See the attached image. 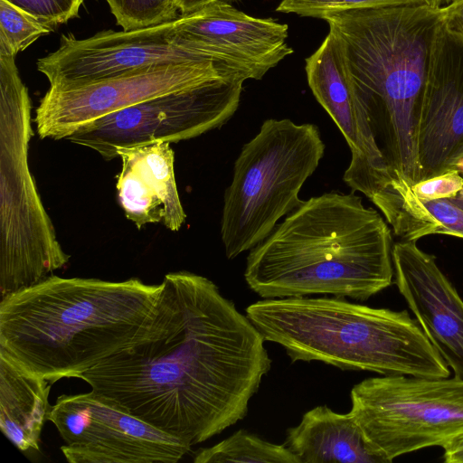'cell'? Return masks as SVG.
Returning <instances> with one entry per match:
<instances>
[{
    "label": "cell",
    "instance_id": "obj_1",
    "mask_svg": "<svg viewBox=\"0 0 463 463\" xmlns=\"http://www.w3.org/2000/svg\"><path fill=\"white\" fill-rule=\"evenodd\" d=\"M162 283L150 335L79 378L192 447L244 419L271 359L260 332L212 280L182 270Z\"/></svg>",
    "mask_w": 463,
    "mask_h": 463
},
{
    "label": "cell",
    "instance_id": "obj_2",
    "mask_svg": "<svg viewBox=\"0 0 463 463\" xmlns=\"http://www.w3.org/2000/svg\"><path fill=\"white\" fill-rule=\"evenodd\" d=\"M440 7L354 9L324 17L350 86L364 166L410 185L419 182L417 128Z\"/></svg>",
    "mask_w": 463,
    "mask_h": 463
},
{
    "label": "cell",
    "instance_id": "obj_3",
    "mask_svg": "<svg viewBox=\"0 0 463 463\" xmlns=\"http://www.w3.org/2000/svg\"><path fill=\"white\" fill-rule=\"evenodd\" d=\"M163 283L51 275L1 298L0 353L53 383L151 334Z\"/></svg>",
    "mask_w": 463,
    "mask_h": 463
},
{
    "label": "cell",
    "instance_id": "obj_4",
    "mask_svg": "<svg viewBox=\"0 0 463 463\" xmlns=\"http://www.w3.org/2000/svg\"><path fill=\"white\" fill-rule=\"evenodd\" d=\"M392 238L352 193L304 201L247 257L244 279L262 298L330 295L364 301L392 283Z\"/></svg>",
    "mask_w": 463,
    "mask_h": 463
},
{
    "label": "cell",
    "instance_id": "obj_5",
    "mask_svg": "<svg viewBox=\"0 0 463 463\" xmlns=\"http://www.w3.org/2000/svg\"><path fill=\"white\" fill-rule=\"evenodd\" d=\"M246 316L292 362L318 361L382 375L448 377L449 366L406 310L338 297L263 298Z\"/></svg>",
    "mask_w": 463,
    "mask_h": 463
},
{
    "label": "cell",
    "instance_id": "obj_6",
    "mask_svg": "<svg viewBox=\"0 0 463 463\" xmlns=\"http://www.w3.org/2000/svg\"><path fill=\"white\" fill-rule=\"evenodd\" d=\"M31 99L14 56H0V294L32 287L69 260L28 163Z\"/></svg>",
    "mask_w": 463,
    "mask_h": 463
},
{
    "label": "cell",
    "instance_id": "obj_7",
    "mask_svg": "<svg viewBox=\"0 0 463 463\" xmlns=\"http://www.w3.org/2000/svg\"><path fill=\"white\" fill-rule=\"evenodd\" d=\"M325 152L318 128L288 118L265 120L234 163L224 193L221 235L229 260L265 240L304 201L298 194Z\"/></svg>",
    "mask_w": 463,
    "mask_h": 463
},
{
    "label": "cell",
    "instance_id": "obj_8",
    "mask_svg": "<svg viewBox=\"0 0 463 463\" xmlns=\"http://www.w3.org/2000/svg\"><path fill=\"white\" fill-rule=\"evenodd\" d=\"M350 412L384 463L463 434V379L383 375L351 390Z\"/></svg>",
    "mask_w": 463,
    "mask_h": 463
},
{
    "label": "cell",
    "instance_id": "obj_9",
    "mask_svg": "<svg viewBox=\"0 0 463 463\" xmlns=\"http://www.w3.org/2000/svg\"><path fill=\"white\" fill-rule=\"evenodd\" d=\"M243 82L218 78L158 95L90 122L66 139L108 161L118 157L122 147L187 140L222 127L232 118Z\"/></svg>",
    "mask_w": 463,
    "mask_h": 463
},
{
    "label": "cell",
    "instance_id": "obj_10",
    "mask_svg": "<svg viewBox=\"0 0 463 463\" xmlns=\"http://www.w3.org/2000/svg\"><path fill=\"white\" fill-rule=\"evenodd\" d=\"M49 420L65 442L61 450L70 463H175L191 449L93 390L59 396Z\"/></svg>",
    "mask_w": 463,
    "mask_h": 463
},
{
    "label": "cell",
    "instance_id": "obj_11",
    "mask_svg": "<svg viewBox=\"0 0 463 463\" xmlns=\"http://www.w3.org/2000/svg\"><path fill=\"white\" fill-rule=\"evenodd\" d=\"M218 78L211 61L157 65L69 88H49L36 109L34 123L43 138H67L86 124L150 98L194 88Z\"/></svg>",
    "mask_w": 463,
    "mask_h": 463
},
{
    "label": "cell",
    "instance_id": "obj_12",
    "mask_svg": "<svg viewBox=\"0 0 463 463\" xmlns=\"http://www.w3.org/2000/svg\"><path fill=\"white\" fill-rule=\"evenodd\" d=\"M173 26L174 21L128 31L105 30L85 39L62 34L58 49L37 61V70L50 88L62 90L151 66L210 61L175 44Z\"/></svg>",
    "mask_w": 463,
    "mask_h": 463
},
{
    "label": "cell",
    "instance_id": "obj_13",
    "mask_svg": "<svg viewBox=\"0 0 463 463\" xmlns=\"http://www.w3.org/2000/svg\"><path fill=\"white\" fill-rule=\"evenodd\" d=\"M288 25L250 16L229 3L209 4L174 21L172 42L212 61L227 78L260 80L293 49Z\"/></svg>",
    "mask_w": 463,
    "mask_h": 463
},
{
    "label": "cell",
    "instance_id": "obj_14",
    "mask_svg": "<svg viewBox=\"0 0 463 463\" xmlns=\"http://www.w3.org/2000/svg\"><path fill=\"white\" fill-rule=\"evenodd\" d=\"M463 154V49L439 23L430 45L417 128L419 181L449 170Z\"/></svg>",
    "mask_w": 463,
    "mask_h": 463
},
{
    "label": "cell",
    "instance_id": "obj_15",
    "mask_svg": "<svg viewBox=\"0 0 463 463\" xmlns=\"http://www.w3.org/2000/svg\"><path fill=\"white\" fill-rule=\"evenodd\" d=\"M392 256L399 292L454 376L463 379V299L416 241L393 244Z\"/></svg>",
    "mask_w": 463,
    "mask_h": 463
},
{
    "label": "cell",
    "instance_id": "obj_16",
    "mask_svg": "<svg viewBox=\"0 0 463 463\" xmlns=\"http://www.w3.org/2000/svg\"><path fill=\"white\" fill-rule=\"evenodd\" d=\"M121 170L116 188L126 217L137 229L162 222L177 232L186 215L175 175V152L170 143L157 142L117 151Z\"/></svg>",
    "mask_w": 463,
    "mask_h": 463
},
{
    "label": "cell",
    "instance_id": "obj_17",
    "mask_svg": "<svg viewBox=\"0 0 463 463\" xmlns=\"http://www.w3.org/2000/svg\"><path fill=\"white\" fill-rule=\"evenodd\" d=\"M298 463H384L369 448L354 417L326 405L307 411L283 443Z\"/></svg>",
    "mask_w": 463,
    "mask_h": 463
},
{
    "label": "cell",
    "instance_id": "obj_18",
    "mask_svg": "<svg viewBox=\"0 0 463 463\" xmlns=\"http://www.w3.org/2000/svg\"><path fill=\"white\" fill-rule=\"evenodd\" d=\"M305 70L315 98L335 123L351 150V161L343 179L353 190L364 168V150L343 58L332 33L306 59Z\"/></svg>",
    "mask_w": 463,
    "mask_h": 463
},
{
    "label": "cell",
    "instance_id": "obj_19",
    "mask_svg": "<svg viewBox=\"0 0 463 463\" xmlns=\"http://www.w3.org/2000/svg\"><path fill=\"white\" fill-rule=\"evenodd\" d=\"M52 384L0 353V429L21 451L39 449Z\"/></svg>",
    "mask_w": 463,
    "mask_h": 463
},
{
    "label": "cell",
    "instance_id": "obj_20",
    "mask_svg": "<svg viewBox=\"0 0 463 463\" xmlns=\"http://www.w3.org/2000/svg\"><path fill=\"white\" fill-rule=\"evenodd\" d=\"M391 191L384 218L396 236L404 241L432 234L463 239V208L451 199H420L409 184L399 179L392 181Z\"/></svg>",
    "mask_w": 463,
    "mask_h": 463
},
{
    "label": "cell",
    "instance_id": "obj_21",
    "mask_svg": "<svg viewBox=\"0 0 463 463\" xmlns=\"http://www.w3.org/2000/svg\"><path fill=\"white\" fill-rule=\"evenodd\" d=\"M194 462L298 463L284 444L269 442L244 430H237L210 448L198 450Z\"/></svg>",
    "mask_w": 463,
    "mask_h": 463
},
{
    "label": "cell",
    "instance_id": "obj_22",
    "mask_svg": "<svg viewBox=\"0 0 463 463\" xmlns=\"http://www.w3.org/2000/svg\"><path fill=\"white\" fill-rule=\"evenodd\" d=\"M53 28L12 5L0 0V56H16Z\"/></svg>",
    "mask_w": 463,
    "mask_h": 463
},
{
    "label": "cell",
    "instance_id": "obj_23",
    "mask_svg": "<svg viewBox=\"0 0 463 463\" xmlns=\"http://www.w3.org/2000/svg\"><path fill=\"white\" fill-rule=\"evenodd\" d=\"M125 31L169 23L178 18L176 0H106Z\"/></svg>",
    "mask_w": 463,
    "mask_h": 463
},
{
    "label": "cell",
    "instance_id": "obj_24",
    "mask_svg": "<svg viewBox=\"0 0 463 463\" xmlns=\"http://www.w3.org/2000/svg\"><path fill=\"white\" fill-rule=\"evenodd\" d=\"M448 0H281L276 11L324 19L342 11L387 6L423 5L441 7Z\"/></svg>",
    "mask_w": 463,
    "mask_h": 463
},
{
    "label": "cell",
    "instance_id": "obj_25",
    "mask_svg": "<svg viewBox=\"0 0 463 463\" xmlns=\"http://www.w3.org/2000/svg\"><path fill=\"white\" fill-rule=\"evenodd\" d=\"M53 29L78 17L84 0H6Z\"/></svg>",
    "mask_w": 463,
    "mask_h": 463
},
{
    "label": "cell",
    "instance_id": "obj_26",
    "mask_svg": "<svg viewBox=\"0 0 463 463\" xmlns=\"http://www.w3.org/2000/svg\"><path fill=\"white\" fill-rule=\"evenodd\" d=\"M413 194L424 200L451 199L463 189V175L455 170H448L433 177L411 185Z\"/></svg>",
    "mask_w": 463,
    "mask_h": 463
},
{
    "label": "cell",
    "instance_id": "obj_27",
    "mask_svg": "<svg viewBox=\"0 0 463 463\" xmlns=\"http://www.w3.org/2000/svg\"><path fill=\"white\" fill-rule=\"evenodd\" d=\"M439 25L447 37L463 49V0H451L440 7Z\"/></svg>",
    "mask_w": 463,
    "mask_h": 463
},
{
    "label": "cell",
    "instance_id": "obj_28",
    "mask_svg": "<svg viewBox=\"0 0 463 463\" xmlns=\"http://www.w3.org/2000/svg\"><path fill=\"white\" fill-rule=\"evenodd\" d=\"M443 460L446 463H463V434L456 437L443 447Z\"/></svg>",
    "mask_w": 463,
    "mask_h": 463
},
{
    "label": "cell",
    "instance_id": "obj_29",
    "mask_svg": "<svg viewBox=\"0 0 463 463\" xmlns=\"http://www.w3.org/2000/svg\"><path fill=\"white\" fill-rule=\"evenodd\" d=\"M233 1L236 0H176V6L178 12L181 14L180 15H184L197 11L212 3L224 2L230 4Z\"/></svg>",
    "mask_w": 463,
    "mask_h": 463
},
{
    "label": "cell",
    "instance_id": "obj_30",
    "mask_svg": "<svg viewBox=\"0 0 463 463\" xmlns=\"http://www.w3.org/2000/svg\"><path fill=\"white\" fill-rule=\"evenodd\" d=\"M449 170H455L463 175V154L458 156L449 167Z\"/></svg>",
    "mask_w": 463,
    "mask_h": 463
},
{
    "label": "cell",
    "instance_id": "obj_31",
    "mask_svg": "<svg viewBox=\"0 0 463 463\" xmlns=\"http://www.w3.org/2000/svg\"><path fill=\"white\" fill-rule=\"evenodd\" d=\"M453 202H455L459 206L463 207V189L460 191V193L454 198H451Z\"/></svg>",
    "mask_w": 463,
    "mask_h": 463
},
{
    "label": "cell",
    "instance_id": "obj_32",
    "mask_svg": "<svg viewBox=\"0 0 463 463\" xmlns=\"http://www.w3.org/2000/svg\"><path fill=\"white\" fill-rule=\"evenodd\" d=\"M449 1H451V0H448V3H449Z\"/></svg>",
    "mask_w": 463,
    "mask_h": 463
},
{
    "label": "cell",
    "instance_id": "obj_33",
    "mask_svg": "<svg viewBox=\"0 0 463 463\" xmlns=\"http://www.w3.org/2000/svg\"><path fill=\"white\" fill-rule=\"evenodd\" d=\"M460 207H461V206H460ZM461 208H463V207H461Z\"/></svg>",
    "mask_w": 463,
    "mask_h": 463
}]
</instances>
